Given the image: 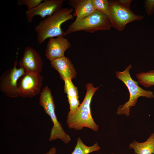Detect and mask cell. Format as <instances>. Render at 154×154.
<instances>
[{
    "instance_id": "7402d4cb",
    "label": "cell",
    "mask_w": 154,
    "mask_h": 154,
    "mask_svg": "<svg viewBox=\"0 0 154 154\" xmlns=\"http://www.w3.org/2000/svg\"><path fill=\"white\" fill-rule=\"evenodd\" d=\"M115 154V153H112V154Z\"/></svg>"
},
{
    "instance_id": "e0dca14e",
    "label": "cell",
    "mask_w": 154,
    "mask_h": 154,
    "mask_svg": "<svg viewBox=\"0 0 154 154\" xmlns=\"http://www.w3.org/2000/svg\"><path fill=\"white\" fill-rule=\"evenodd\" d=\"M138 82L145 87L154 86V70L147 72H141L136 75Z\"/></svg>"
},
{
    "instance_id": "ba28073f",
    "label": "cell",
    "mask_w": 154,
    "mask_h": 154,
    "mask_svg": "<svg viewBox=\"0 0 154 154\" xmlns=\"http://www.w3.org/2000/svg\"><path fill=\"white\" fill-rule=\"evenodd\" d=\"M43 78L40 73L26 72L18 84L20 96L32 98L40 92Z\"/></svg>"
},
{
    "instance_id": "44dd1931",
    "label": "cell",
    "mask_w": 154,
    "mask_h": 154,
    "mask_svg": "<svg viewBox=\"0 0 154 154\" xmlns=\"http://www.w3.org/2000/svg\"><path fill=\"white\" fill-rule=\"evenodd\" d=\"M56 148L55 147H53L50 148L48 152L44 154H56Z\"/></svg>"
},
{
    "instance_id": "8fae6325",
    "label": "cell",
    "mask_w": 154,
    "mask_h": 154,
    "mask_svg": "<svg viewBox=\"0 0 154 154\" xmlns=\"http://www.w3.org/2000/svg\"><path fill=\"white\" fill-rule=\"evenodd\" d=\"M71 46L70 42L63 36L50 38L47 44L45 56L51 62L64 56V52Z\"/></svg>"
},
{
    "instance_id": "8992f818",
    "label": "cell",
    "mask_w": 154,
    "mask_h": 154,
    "mask_svg": "<svg viewBox=\"0 0 154 154\" xmlns=\"http://www.w3.org/2000/svg\"><path fill=\"white\" fill-rule=\"evenodd\" d=\"M112 26L108 16L96 10L93 14L81 19H76L65 32V36L80 31L91 33L101 30H109Z\"/></svg>"
},
{
    "instance_id": "9c48e42d",
    "label": "cell",
    "mask_w": 154,
    "mask_h": 154,
    "mask_svg": "<svg viewBox=\"0 0 154 154\" xmlns=\"http://www.w3.org/2000/svg\"><path fill=\"white\" fill-rule=\"evenodd\" d=\"M20 67L26 72L40 73L43 61L39 54L31 46L26 47L19 62Z\"/></svg>"
},
{
    "instance_id": "7c38bea8",
    "label": "cell",
    "mask_w": 154,
    "mask_h": 154,
    "mask_svg": "<svg viewBox=\"0 0 154 154\" xmlns=\"http://www.w3.org/2000/svg\"><path fill=\"white\" fill-rule=\"evenodd\" d=\"M51 66L59 73L60 78L63 80L75 78L77 74L74 65L70 59L67 57L55 59L50 62Z\"/></svg>"
},
{
    "instance_id": "9a60e30c",
    "label": "cell",
    "mask_w": 154,
    "mask_h": 154,
    "mask_svg": "<svg viewBox=\"0 0 154 154\" xmlns=\"http://www.w3.org/2000/svg\"><path fill=\"white\" fill-rule=\"evenodd\" d=\"M136 154H154V133L145 141L140 143L133 141L129 146Z\"/></svg>"
},
{
    "instance_id": "277c9868",
    "label": "cell",
    "mask_w": 154,
    "mask_h": 154,
    "mask_svg": "<svg viewBox=\"0 0 154 154\" xmlns=\"http://www.w3.org/2000/svg\"><path fill=\"white\" fill-rule=\"evenodd\" d=\"M131 0L110 1L109 9L107 14L112 27L119 31L123 30L128 23L140 21L144 16L135 14L131 9Z\"/></svg>"
},
{
    "instance_id": "4fadbf2b",
    "label": "cell",
    "mask_w": 154,
    "mask_h": 154,
    "mask_svg": "<svg viewBox=\"0 0 154 154\" xmlns=\"http://www.w3.org/2000/svg\"><path fill=\"white\" fill-rule=\"evenodd\" d=\"M69 5L74 9L73 15L77 19H81L93 14L96 11L92 0H70Z\"/></svg>"
},
{
    "instance_id": "5bb4252c",
    "label": "cell",
    "mask_w": 154,
    "mask_h": 154,
    "mask_svg": "<svg viewBox=\"0 0 154 154\" xmlns=\"http://www.w3.org/2000/svg\"><path fill=\"white\" fill-rule=\"evenodd\" d=\"M64 81V91L67 94L70 106V111L68 114H71L76 111L80 105L78 100V91L77 88L72 82V79H67Z\"/></svg>"
},
{
    "instance_id": "6da1fadb",
    "label": "cell",
    "mask_w": 154,
    "mask_h": 154,
    "mask_svg": "<svg viewBox=\"0 0 154 154\" xmlns=\"http://www.w3.org/2000/svg\"><path fill=\"white\" fill-rule=\"evenodd\" d=\"M73 11L72 8H62L40 22L34 28L38 43L43 44L48 38L65 36V32L62 30L61 25L74 19L72 14Z\"/></svg>"
},
{
    "instance_id": "5b68a950",
    "label": "cell",
    "mask_w": 154,
    "mask_h": 154,
    "mask_svg": "<svg viewBox=\"0 0 154 154\" xmlns=\"http://www.w3.org/2000/svg\"><path fill=\"white\" fill-rule=\"evenodd\" d=\"M39 103L45 112L50 117L53 123L49 141H52L59 139L64 143L68 144L71 140L70 137L65 132L62 125L57 119L53 96L51 91L47 86L43 88L40 93Z\"/></svg>"
},
{
    "instance_id": "3957f363",
    "label": "cell",
    "mask_w": 154,
    "mask_h": 154,
    "mask_svg": "<svg viewBox=\"0 0 154 154\" xmlns=\"http://www.w3.org/2000/svg\"><path fill=\"white\" fill-rule=\"evenodd\" d=\"M132 68V65L130 64L123 71L116 72V77L124 83L128 89L129 94V100L123 105H120L118 107L117 114L118 115L124 114L126 116H129L130 108L135 106L138 98L140 97L149 98H154V94L152 91L143 89L138 86V82L132 78L129 72V70Z\"/></svg>"
},
{
    "instance_id": "52a82bcc",
    "label": "cell",
    "mask_w": 154,
    "mask_h": 154,
    "mask_svg": "<svg viewBox=\"0 0 154 154\" xmlns=\"http://www.w3.org/2000/svg\"><path fill=\"white\" fill-rule=\"evenodd\" d=\"M17 65L16 60L13 67L5 70L0 78L1 91L7 96L11 98H16L20 96L18 80L25 73L23 68H17Z\"/></svg>"
},
{
    "instance_id": "2e32d148",
    "label": "cell",
    "mask_w": 154,
    "mask_h": 154,
    "mask_svg": "<svg viewBox=\"0 0 154 154\" xmlns=\"http://www.w3.org/2000/svg\"><path fill=\"white\" fill-rule=\"evenodd\" d=\"M100 147L96 143L91 146H87L83 142L79 137L77 139L74 150L71 154H88L94 151H99Z\"/></svg>"
},
{
    "instance_id": "ffe728a7",
    "label": "cell",
    "mask_w": 154,
    "mask_h": 154,
    "mask_svg": "<svg viewBox=\"0 0 154 154\" xmlns=\"http://www.w3.org/2000/svg\"><path fill=\"white\" fill-rule=\"evenodd\" d=\"M144 7L148 15H152L154 13V0H146L144 1Z\"/></svg>"
},
{
    "instance_id": "30bf717a",
    "label": "cell",
    "mask_w": 154,
    "mask_h": 154,
    "mask_svg": "<svg viewBox=\"0 0 154 154\" xmlns=\"http://www.w3.org/2000/svg\"><path fill=\"white\" fill-rule=\"evenodd\" d=\"M65 0H44L36 7L26 12L27 20L31 23L35 16H39L42 18L50 16L62 8Z\"/></svg>"
},
{
    "instance_id": "7a4b0ae2",
    "label": "cell",
    "mask_w": 154,
    "mask_h": 154,
    "mask_svg": "<svg viewBox=\"0 0 154 154\" xmlns=\"http://www.w3.org/2000/svg\"><path fill=\"white\" fill-rule=\"evenodd\" d=\"M86 86L87 91L83 102L74 113L68 114L66 123L70 129L80 130L86 127L97 131L99 126L92 117L90 105L93 95L100 86L94 87L90 83L87 84Z\"/></svg>"
},
{
    "instance_id": "ac0fdd59",
    "label": "cell",
    "mask_w": 154,
    "mask_h": 154,
    "mask_svg": "<svg viewBox=\"0 0 154 154\" xmlns=\"http://www.w3.org/2000/svg\"><path fill=\"white\" fill-rule=\"evenodd\" d=\"M96 10L103 13L107 15L110 4V1L107 0H92Z\"/></svg>"
},
{
    "instance_id": "d6986e66",
    "label": "cell",
    "mask_w": 154,
    "mask_h": 154,
    "mask_svg": "<svg viewBox=\"0 0 154 154\" xmlns=\"http://www.w3.org/2000/svg\"><path fill=\"white\" fill-rule=\"evenodd\" d=\"M44 0H18L17 4L20 6L25 5L27 8V10L32 9L37 6L43 2Z\"/></svg>"
}]
</instances>
